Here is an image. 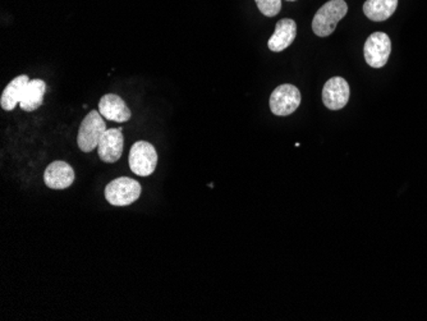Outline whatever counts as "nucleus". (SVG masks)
<instances>
[{"mask_svg": "<svg viewBox=\"0 0 427 321\" xmlns=\"http://www.w3.org/2000/svg\"><path fill=\"white\" fill-rule=\"evenodd\" d=\"M46 84L43 80H31L26 86L23 97L21 99V109L33 111L39 109L45 97Z\"/></svg>", "mask_w": 427, "mask_h": 321, "instance_id": "obj_14", "label": "nucleus"}, {"mask_svg": "<svg viewBox=\"0 0 427 321\" xmlns=\"http://www.w3.org/2000/svg\"><path fill=\"white\" fill-rule=\"evenodd\" d=\"M287 1H296V0H287Z\"/></svg>", "mask_w": 427, "mask_h": 321, "instance_id": "obj_16", "label": "nucleus"}, {"mask_svg": "<svg viewBox=\"0 0 427 321\" xmlns=\"http://www.w3.org/2000/svg\"><path fill=\"white\" fill-rule=\"evenodd\" d=\"M143 192V187L137 180L121 177L111 180L105 187V199L113 206H128L136 202Z\"/></svg>", "mask_w": 427, "mask_h": 321, "instance_id": "obj_2", "label": "nucleus"}, {"mask_svg": "<svg viewBox=\"0 0 427 321\" xmlns=\"http://www.w3.org/2000/svg\"><path fill=\"white\" fill-rule=\"evenodd\" d=\"M100 114L113 122L124 123L132 118L130 108L124 103L123 99L116 94H106L100 99L99 103Z\"/></svg>", "mask_w": 427, "mask_h": 321, "instance_id": "obj_10", "label": "nucleus"}, {"mask_svg": "<svg viewBox=\"0 0 427 321\" xmlns=\"http://www.w3.org/2000/svg\"><path fill=\"white\" fill-rule=\"evenodd\" d=\"M398 7V0H366L363 13L371 21L382 22L390 18Z\"/></svg>", "mask_w": 427, "mask_h": 321, "instance_id": "obj_13", "label": "nucleus"}, {"mask_svg": "<svg viewBox=\"0 0 427 321\" xmlns=\"http://www.w3.org/2000/svg\"><path fill=\"white\" fill-rule=\"evenodd\" d=\"M350 85L344 78H331L323 89V103L328 109H343L350 102Z\"/></svg>", "mask_w": 427, "mask_h": 321, "instance_id": "obj_8", "label": "nucleus"}, {"mask_svg": "<svg viewBox=\"0 0 427 321\" xmlns=\"http://www.w3.org/2000/svg\"><path fill=\"white\" fill-rule=\"evenodd\" d=\"M44 182L52 190H65L74 182V170L65 161H52L45 169Z\"/></svg>", "mask_w": 427, "mask_h": 321, "instance_id": "obj_9", "label": "nucleus"}, {"mask_svg": "<svg viewBox=\"0 0 427 321\" xmlns=\"http://www.w3.org/2000/svg\"><path fill=\"white\" fill-rule=\"evenodd\" d=\"M299 104L301 92L293 85H280L270 97V109L275 116H291L298 109Z\"/></svg>", "mask_w": 427, "mask_h": 321, "instance_id": "obj_5", "label": "nucleus"}, {"mask_svg": "<svg viewBox=\"0 0 427 321\" xmlns=\"http://www.w3.org/2000/svg\"><path fill=\"white\" fill-rule=\"evenodd\" d=\"M260 12L266 17H274L282 9V0H255Z\"/></svg>", "mask_w": 427, "mask_h": 321, "instance_id": "obj_15", "label": "nucleus"}, {"mask_svg": "<svg viewBox=\"0 0 427 321\" xmlns=\"http://www.w3.org/2000/svg\"><path fill=\"white\" fill-rule=\"evenodd\" d=\"M131 170L140 177H149L155 172L157 165V153L150 142L138 141L131 148Z\"/></svg>", "mask_w": 427, "mask_h": 321, "instance_id": "obj_4", "label": "nucleus"}, {"mask_svg": "<svg viewBox=\"0 0 427 321\" xmlns=\"http://www.w3.org/2000/svg\"><path fill=\"white\" fill-rule=\"evenodd\" d=\"M365 59L366 63L372 68H382L388 63L389 55L392 53V43L388 35L384 33H374L370 35L365 43Z\"/></svg>", "mask_w": 427, "mask_h": 321, "instance_id": "obj_6", "label": "nucleus"}, {"mask_svg": "<svg viewBox=\"0 0 427 321\" xmlns=\"http://www.w3.org/2000/svg\"><path fill=\"white\" fill-rule=\"evenodd\" d=\"M348 6L344 0H331L317 11L312 21V30L317 36L326 38L336 31L338 23L345 17Z\"/></svg>", "mask_w": 427, "mask_h": 321, "instance_id": "obj_1", "label": "nucleus"}, {"mask_svg": "<svg viewBox=\"0 0 427 321\" xmlns=\"http://www.w3.org/2000/svg\"><path fill=\"white\" fill-rule=\"evenodd\" d=\"M123 127L106 129L97 145L99 158L108 164L119 160L123 154Z\"/></svg>", "mask_w": 427, "mask_h": 321, "instance_id": "obj_7", "label": "nucleus"}, {"mask_svg": "<svg viewBox=\"0 0 427 321\" xmlns=\"http://www.w3.org/2000/svg\"><path fill=\"white\" fill-rule=\"evenodd\" d=\"M297 35V25L291 18H284L279 21L275 27V31L267 43L269 49L274 53H280L285 50L288 46L296 39Z\"/></svg>", "mask_w": 427, "mask_h": 321, "instance_id": "obj_11", "label": "nucleus"}, {"mask_svg": "<svg viewBox=\"0 0 427 321\" xmlns=\"http://www.w3.org/2000/svg\"><path fill=\"white\" fill-rule=\"evenodd\" d=\"M104 116L97 110H91L79 126L77 135L78 148L84 153H91L97 148L100 138L106 131Z\"/></svg>", "mask_w": 427, "mask_h": 321, "instance_id": "obj_3", "label": "nucleus"}, {"mask_svg": "<svg viewBox=\"0 0 427 321\" xmlns=\"http://www.w3.org/2000/svg\"><path fill=\"white\" fill-rule=\"evenodd\" d=\"M30 81L31 80L26 75H22L12 80L0 97L1 108L7 111L13 110L21 103V99L23 97V92L26 90V86Z\"/></svg>", "mask_w": 427, "mask_h": 321, "instance_id": "obj_12", "label": "nucleus"}]
</instances>
